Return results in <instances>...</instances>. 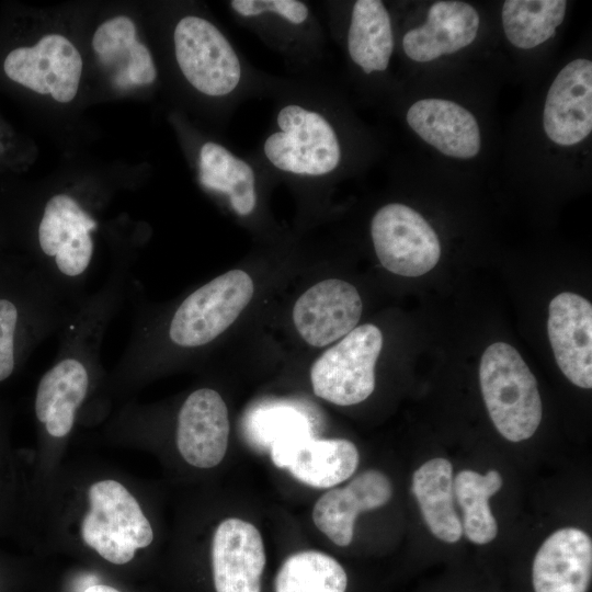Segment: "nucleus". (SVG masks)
<instances>
[{"label": "nucleus", "mask_w": 592, "mask_h": 592, "mask_svg": "<svg viewBox=\"0 0 592 592\" xmlns=\"http://www.w3.org/2000/svg\"><path fill=\"white\" fill-rule=\"evenodd\" d=\"M134 251L128 247L116 251L101 286L73 308L57 333L55 360L41 377L35 396L36 419L52 437H66L71 432L100 376L106 331L127 299L133 280Z\"/></svg>", "instance_id": "nucleus-1"}, {"label": "nucleus", "mask_w": 592, "mask_h": 592, "mask_svg": "<svg viewBox=\"0 0 592 592\" xmlns=\"http://www.w3.org/2000/svg\"><path fill=\"white\" fill-rule=\"evenodd\" d=\"M262 155L275 170L301 178H323L342 161L338 132L327 115L310 105L288 102L274 118Z\"/></svg>", "instance_id": "nucleus-2"}, {"label": "nucleus", "mask_w": 592, "mask_h": 592, "mask_svg": "<svg viewBox=\"0 0 592 592\" xmlns=\"http://www.w3.org/2000/svg\"><path fill=\"white\" fill-rule=\"evenodd\" d=\"M479 379L485 405L498 432L511 442L530 439L542 415L536 379L520 353L496 342L481 356Z\"/></svg>", "instance_id": "nucleus-3"}, {"label": "nucleus", "mask_w": 592, "mask_h": 592, "mask_svg": "<svg viewBox=\"0 0 592 592\" xmlns=\"http://www.w3.org/2000/svg\"><path fill=\"white\" fill-rule=\"evenodd\" d=\"M81 523L84 543L105 560L124 565L153 539L151 525L134 496L113 479L93 483Z\"/></svg>", "instance_id": "nucleus-4"}, {"label": "nucleus", "mask_w": 592, "mask_h": 592, "mask_svg": "<svg viewBox=\"0 0 592 592\" xmlns=\"http://www.w3.org/2000/svg\"><path fill=\"white\" fill-rule=\"evenodd\" d=\"M178 66L198 92L224 98L241 84L243 66L226 35L210 21L186 15L173 31Z\"/></svg>", "instance_id": "nucleus-5"}, {"label": "nucleus", "mask_w": 592, "mask_h": 592, "mask_svg": "<svg viewBox=\"0 0 592 592\" xmlns=\"http://www.w3.org/2000/svg\"><path fill=\"white\" fill-rule=\"evenodd\" d=\"M382 346L383 334L376 326L355 327L312 364L315 395L338 406L367 399L375 389V365Z\"/></svg>", "instance_id": "nucleus-6"}, {"label": "nucleus", "mask_w": 592, "mask_h": 592, "mask_svg": "<svg viewBox=\"0 0 592 592\" xmlns=\"http://www.w3.org/2000/svg\"><path fill=\"white\" fill-rule=\"evenodd\" d=\"M371 236L379 262L397 275L421 276L431 271L441 257L434 229L420 213L401 203L386 204L375 213Z\"/></svg>", "instance_id": "nucleus-7"}, {"label": "nucleus", "mask_w": 592, "mask_h": 592, "mask_svg": "<svg viewBox=\"0 0 592 592\" xmlns=\"http://www.w3.org/2000/svg\"><path fill=\"white\" fill-rule=\"evenodd\" d=\"M3 69L13 81L67 103L77 94L82 59L68 38L48 34L33 47L13 49L4 59Z\"/></svg>", "instance_id": "nucleus-8"}, {"label": "nucleus", "mask_w": 592, "mask_h": 592, "mask_svg": "<svg viewBox=\"0 0 592 592\" xmlns=\"http://www.w3.org/2000/svg\"><path fill=\"white\" fill-rule=\"evenodd\" d=\"M270 446L275 466L286 467L297 480L315 488H331L349 479L360 460L351 441L312 439L309 432L286 435Z\"/></svg>", "instance_id": "nucleus-9"}, {"label": "nucleus", "mask_w": 592, "mask_h": 592, "mask_svg": "<svg viewBox=\"0 0 592 592\" xmlns=\"http://www.w3.org/2000/svg\"><path fill=\"white\" fill-rule=\"evenodd\" d=\"M543 128L562 147L585 140L592 132V61L576 58L553 80L544 103Z\"/></svg>", "instance_id": "nucleus-10"}, {"label": "nucleus", "mask_w": 592, "mask_h": 592, "mask_svg": "<svg viewBox=\"0 0 592 592\" xmlns=\"http://www.w3.org/2000/svg\"><path fill=\"white\" fill-rule=\"evenodd\" d=\"M362 310L361 296L352 284L328 278L308 288L296 300L293 320L309 345L322 348L351 332Z\"/></svg>", "instance_id": "nucleus-11"}, {"label": "nucleus", "mask_w": 592, "mask_h": 592, "mask_svg": "<svg viewBox=\"0 0 592 592\" xmlns=\"http://www.w3.org/2000/svg\"><path fill=\"white\" fill-rule=\"evenodd\" d=\"M229 418L220 394L202 387L182 402L175 428L177 447L183 459L197 468L217 466L227 452Z\"/></svg>", "instance_id": "nucleus-12"}, {"label": "nucleus", "mask_w": 592, "mask_h": 592, "mask_svg": "<svg viewBox=\"0 0 592 592\" xmlns=\"http://www.w3.org/2000/svg\"><path fill=\"white\" fill-rule=\"evenodd\" d=\"M266 557L259 530L238 517L224 520L212 542L216 592H261Z\"/></svg>", "instance_id": "nucleus-13"}, {"label": "nucleus", "mask_w": 592, "mask_h": 592, "mask_svg": "<svg viewBox=\"0 0 592 592\" xmlns=\"http://www.w3.org/2000/svg\"><path fill=\"white\" fill-rule=\"evenodd\" d=\"M547 331L560 371L576 386L592 387V305L565 292L549 304Z\"/></svg>", "instance_id": "nucleus-14"}, {"label": "nucleus", "mask_w": 592, "mask_h": 592, "mask_svg": "<svg viewBox=\"0 0 592 592\" xmlns=\"http://www.w3.org/2000/svg\"><path fill=\"white\" fill-rule=\"evenodd\" d=\"M480 15L468 2H434L422 24L405 33V55L414 62H430L471 45L479 32Z\"/></svg>", "instance_id": "nucleus-15"}, {"label": "nucleus", "mask_w": 592, "mask_h": 592, "mask_svg": "<svg viewBox=\"0 0 592 592\" xmlns=\"http://www.w3.org/2000/svg\"><path fill=\"white\" fill-rule=\"evenodd\" d=\"M406 121L424 143L444 156L467 160L481 149V132L471 112L445 99L426 98L412 103Z\"/></svg>", "instance_id": "nucleus-16"}, {"label": "nucleus", "mask_w": 592, "mask_h": 592, "mask_svg": "<svg viewBox=\"0 0 592 592\" xmlns=\"http://www.w3.org/2000/svg\"><path fill=\"white\" fill-rule=\"evenodd\" d=\"M591 577V537L577 527L554 532L534 557L532 580L535 592H588Z\"/></svg>", "instance_id": "nucleus-17"}, {"label": "nucleus", "mask_w": 592, "mask_h": 592, "mask_svg": "<svg viewBox=\"0 0 592 592\" xmlns=\"http://www.w3.org/2000/svg\"><path fill=\"white\" fill-rule=\"evenodd\" d=\"M391 496L392 486L388 477L369 469L357 475L345 487L323 493L314 505L312 520L331 542L345 547L353 539L356 516L385 505Z\"/></svg>", "instance_id": "nucleus-18"}, {"label": "nucleus", "mask_w": 592, "mask_h": 592, "mask_svg": "<svg viewBox=\"0 0 592 592\" xmlns=\"http://www.w3.org/2000/svg\"><path fill=\"white\" fill-rule=\"evenodd\" d=\"M395 48L392 22L379 0H357L350 15L346 49L351 61L365 75L385 71Z\"/></svg>", "instance_id": "nucleus-19"}, {"label": "nucleus", "mask_w": 592, "mask_h": 592, "mask_svg": "<svg viewBox=\"0 0 592 592\" xmlns=\"http://www.w3.org/2000/svg\"><path fill=\"white\" fill-rule=\"evenodd\" d=\"M198 180L207 190L227 196L239 216L252 214L257 206V178L253 167L227 147L206 141L198 152Z\"/></svg>", "instance_id": "nucleus-20"}, {"label": "nucleus", "mask_w": 592, "mask_h": 592, "mask_svg": "<svg viewBox=\"0 0 592 592\" xmlns=\"http://www.w3.org/2000/svg\"><path fill=\"white\" fill-rule=\"evenodd\" d=\"M453 466L445 458L421 465L412 477V492L431 533L446 543L463 535L462 521L454 505Z\"/></svg>", "instance_id": "nucleus-21"}, {"label": "nucleus", "mask_w": 592, "mask_h": 592, "mask_svg": "<svg viewBox=\"0 0 592 592\" xmlns=\"http://www.w3.org/2000/svg\"><path fill=\"white\" fill-rule=\"evenodd\" d=\"M565 0H506L501 20L506 39L516 48L532 49L547 42L562 24Z\"/></svg>", "instance_id": "nucleus-22"}, {"label": "nucleus", "mask_w": 592, "mask_h": 592, "mask_svg": "<svg viewBox=\"0 0 592 592\" xmlns=\"http://www.w3.org/2000/svg\"><path fill=\"white\" fill-rule=\"evenodd\" d=\"M454 497L463 511V534L478 545L492 542L498 534V523L491 512L489 499L502 487L497 470L481 475L462 470L453 482Z\"/></svg>", "instance_id": "nucleus-23"}, {"label": "nucleus", "mask_w": 592, "mask_h": 592, "mask_svg": "<svg viewBox=\"0 0 592 592\" xmlns=\"http://www.w3.org/2000/svg\"><path fill=\"white\" fill-rule=\"evenodd\" d=\"M348 576L331 556L305 550L289 556L281 566L275 592H345Z\"/></svg>", "instance_id": "nucleus-24"}, {"label": "nucleus", "mask_w": 592, "mask_h": 592, "mask_svg": "<svg viewBox=\"0 0 592 592\" xmlns=\"http://www.w3.org/2000/svg\"><path fill=\"white\" fill-rule=\"evenodd\" d=\"M137 41L134 22L124 15L102 23L92 38V47L103 65H118V72L125 71L129 46Z\"/></svg>", "instance_id": "nucleus-25"}, {"label": "nucleus", "mask_w": 592, "mask_h": 592, "mask_svg": "<svg viewBox=\"0 0 592 592\" xmlns=\"http://www.w3.org/2000/svg\"><path fill=\"white\" fill-rule=\"evenodd\" d=\"M230 8L243 19L274 14L297 26L304 25L310 18L308 5L299 0H234Z\"/></svg>", "instance_id": "nucleus-26"}, {"label": "nucleus", "mask_w": 592, "mask_h": 592, "mask_svg": "<svg viewBox=\"0 0 592 592\" xmlns=\"http://www.w3.org/2000/svg\"><path fill=\"white\" fill-rule=\"evenodd\" d=\"M255 430L270 445L286 435L309 432L304 417L293 409H273L260 413Z\"/></svg>", "instance_id": "nucleus-27"}, {"label": "nucleus", "mask_w": 592, "mask_h": 592, "mask_svg": "<svg viewBox=\"0 0 592 592\" xmlns=\"http://www.w3.org/2000/svg\"><path fill=\"white\" fill-rule=\"evenodd\" d=\"M83 592H119V591L110 585L94 584L87 588Z\"/></svg>", "instance_id": "nucleus-28"}]
</instances>
